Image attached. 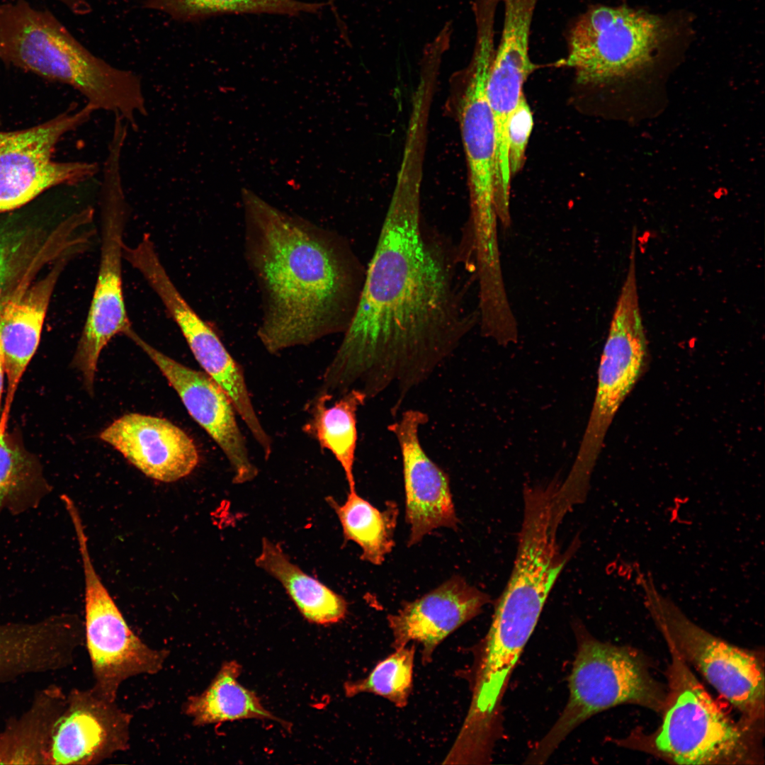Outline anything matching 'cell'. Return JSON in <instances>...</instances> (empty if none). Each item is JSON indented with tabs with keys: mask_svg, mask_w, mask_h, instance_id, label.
Masks as SVG:
<instances>
[{
	"mask_svg": "<svg viewBox=\"0 0 765 765\" xmlns=\"http://www.w3.org/2000/svg\"><path fill=\"white\" fill-rule=\"evenodd\" d=\"M421 169L402 163L354 315L319 390L368 400L388 390L396 409L479 322L457 279L458 247L421 213Z\"/></svg>",
	"mask_w": 765,
	"mask_h": 765,
	"instance_id": "obj_1",
	"label": "cell"
},
{
	"mask_svg": "<svg viewBox=\"0 0 765 765\" xmlns=\"http://www.w3.org/2000/svg\"><path fill=\"white\" fill-rule=\"evenodd\" d=\"M245 256L261 293L257 336L271 354L344 334L366 268L348 240L244 188Z\"/></svg>",
	"mask_w": 765,
	"mask_h": 765,
	"instance_id": "obj_2",
	"label": "cell"
},
{
	"mask_svg": "<svg viewBox=\"0 0 765 765\" xmlns=\"http://www.w3.org/2000/svg\"><path fill=\"white\" fill-rule=\"evenodd\" d=\"M0 59L72 86L95 110L118 115L133 129L147 114L138 74L97 57L50 11L26 0L0 4Z\"/></svg>",
	"mask_w": 765,
	"mask_h": 765,
	"instance_id": "obj_3",
	"label": "cell"
},
{
	"mask_svg": "<svg viewBox=\"0 0 765 765\" xmlns=\"http://www.w3.org/2000/svg\"><path fill=\"white\" fill-rule=\"evenodd\" d=\"M567 703L528 759L543 763L575 727L594 715L625 703L660 710L665 697L640 659L628 650L589 635L578 640Z\"/></svg>",
	"mask_w": 765,
	"mask_h": 765,
	"instance_id": "obj_4",
	"label": "cell"
},
{
	"mask_svg": "<svg viewBox=\"0 0 765 765\" xmlns=\"http://www.w3.org/2000/svg\"><path fill=\"white\" fill-rule=\"evenodd\" d=\"M636 256L629 264L610 324L598 368L594 401L582 440L567 480L589 485L608 428L638 381L647 355L636 276Z\"/></svg>",
	"mask_w": 765,
	"mask_h": 765,
	"instance_id": "obj_5",
	"label": "cell"
},
{
	"mask_svg": "<svg viewBox=\"0 0 765 765\" xmlns=\"http://www.w3.org/2000/svg\"><path fill=\"white\" fill-rule=\"evenodd\" d=\"M670 35L669 25L657 16L591 6L570 26L567 55L559 64L572 68L580 84L613 81L650 64Z\"/></svg>",
	"mask_w": 765,
	"mask_h": 765,
	"instance_id": "obj_6",
	"label": "cell"
},
{
	"mask_svg": "<svg viewBox=\"0 0 765 765\" xmlns=\"http://www.w3.org/2000/svg\"><path fill=\"white\" fill-rule=\"evenodd\" d=\"M638 579L647 607L672 649L742 714L759 717L764 710V674L759 658L692 622L657 590L650 577L642 574Z\"/></svg>",
	"mask_w": 765,
	"mask_h": 765,
	"instance_id": "obj_7",
	"label": "cell"
},
{
	"mask_svg": "<svg viewBox=\"0 0 765 765\" xmlns=\"http://www.w3.org/2000/svg\"><path fill=\"white\" fill-rule=\"evenodd\" d=\"M672 693L654 740L657 750L678 764H737L748 759L742 726L730 719L674 650Z\"/></svg>",
	"mask_w": 765,
	"mask_h": 765,
	"instance_id": "obj_8",
	"label": "cell"
},
{
	"mask_svg": "<svg viewBox=\"0 0 765 765\" xmlns=\"http://www.w3.org/2000/svg\"><path fill=\"white\" fill-rule=\"evenodd\" d=\"M70 519L84 574V638L95 681L92 688L115 701L123 681L140 674H157L168 652L150 647L130 628L94 569L80 515L74 514Z\"/></svg>",
	"mask_w": 765,
	"mask_h": 765,
	"instance_id": "obj_9",
	"label": "cell"
},
{
	"mask_svg": "<svg viewBox=\"0 0 765 765\" xmlns=\"http://www.w3.org/2000/svg\"><path fill=\"white\" fill-rule=\"evenodd\" d=\"M100 260L86 319L73 363L92 392L101 352L117 334L131 327L125 302L122 264L128 203L121 171H103L100 192Z\"/></svg>",
	"mask_w": 765,
	"mask_h": 765,
	"instance_id": "obj_10",
	"label": "cell"
},
{
	"mask_svg": "<svg viewBox=\"0 0 765 765\" xmlns=\"http://www.w3.org/2000/svg\"><path fill=\"white\" fill-rule=\"evenodd\" d=\"M95 111L86 103L28 129L0 132V213L23 206L52 187L79 183L98 173L95 162L52 159L62 137L88 122Z\"/></svg>",
	"mask_w": 765,
	"mask_h": 765,
	"instance_id": "obj_11",
	"label": "cell"
},
{
	"mask_svg": "<svg viewBox=\"0 0 765 765\" xmlns=\"http://www.w3.org/2000/svg\"><path fill=\"white\" fill-rule=\"evenodd\" d=\"M552 587L551 579L538 570L511 572L495 607L477 671L472 706L482 715H498L511 672Z\"/></svg>",
	"mask_w": 765,
	"mask_h": 765,
	"instance_id": "obj_12",
	"label": "cell"
},
{
	"mask_svg": "<svg viewBox=\"0 0 765 765\" xmlns=\"http://www.w3.org/2000/svg\"><path fill=\"white\" fill-rule=\"evenodd\" d=\"M136 269L159 297L177 324L195 358L224 390L236 412L261 447L265 458L272 453V441L254 410L242 368L232 358L213 329L191 307L173 283L156 250L140 253Z\"/></svg>",
	"mask_w": 765,
	"mask_h": 765,
	"instance_id": "obj_13",
	"label": "cell"
},
{
	"mask_svg": "<svg viewBox=\"0 0 765 765\" xmlns=\"http://www.w3.org/2000/svg\"><path fill=\"white\" fill-rule=\"evenodd\" d=\"M494 49L493 37L487 34L477 37L459 103L458 119L469 177L468 227L475 233L492 231L499 223L495 205V125L486 95V81Z\"/></svg>",
	"mask_w": 765,
	"mask_h": 765,
	"instance_id": "obj_14",
	"label": "cell"
},
{
	"mask_svg": "<svg viewBox=\"0 0 765 765\" xmlns=\"http://www.w3.org/2000/svg\"><path fill=\"white\" fill-rule=\"evenodd\" d=\"M157 366L176 391L191 417L210 435L228 460L233 482L251 481L258 470L251 462L246 441L226 392L206 373L191 369L164 354L141 338L131 327L125 334Z\"/></svg>",
	"mask_w": 765,
	"mask_h": 765,
	"instance_id": "obj_15",
	"label": "cell"
},
{
	"mask_svg": "<svg viewBox=\"0 0 765 765\" xmlns=\"http://www.w3.org/2000/svg\"><path fill=\"white\" fill-rule=\"evenodd\" d=\"M130 714L92 688L74 690L55 720L45 764H96L129 747Z\"/></svg>",
	"mask_w": 765,
	"mask_h": 765,
	"instance_id": "obj_16",
	"label": "cell"
},
{
	"mask_svg": "<svg viewBox=\"0 0 765 765\" xmlns=\"http://www.w3.org/2000/svg\"><path fill=\"white\" fill-rule=\"evenodd\" d=\"M428 421L426 413L409 409L387 426L402 456L409 545H416L436 528L455 529L458 523L448 476L429 458L420 441L419 429Z\"/></svg>",
	"mask_w": 765,
	"mask_h": 765,
	"instance_id": "obj_17",
	"label": "cell"
},
{
	"mask_svg": "<svg viewBox=\"0 0 765 765\" xmlns=\"http://www.w3.org/2000/svg\"><path fill=\"white\" fill-rule=\"evenodd\" d=\"M503 6L501 38L494 49L486 81V95L495 125L496 169L502 174L509 170V118L523 96L525 81L538 68L529 56L534 6L526 0H508Z\"/></svg>",
	"mask_w": 765,
	"mask_h": 765,
	"instance_id": "obj_18",
	"label": "cell"
},
{
	"mask_svg": "<svg viewBox=\"0 0 765 765\" xmlns=\"http://www.w3.org/2000/svg\"><path fill=\"white\" fill-rule=\"evenodd\" d=\"M99 438L147 477L171 482L189 475L199 461L193 439L166 419L130 413L115 420Z\"/></svg>",
	"mask_w": 765,
	"mask_h": 765,
	"instance_id": "obj_19",
	"label": "cell"
},
{
	"mask_svg": "<svg viewBox=\"0 0 765 765\" xmlns=\"http://www.w3.org/2000/svg\"><path fill=\"white\" fill-rule=\"evenodd\" d=\"M490 601L486 593L455 576L387 617L395 650L411 642L422 646L424 664L450 633L482 612Z\"/></svg>",
	"mask_w": 765,
	"mask_h": 765,
	"instance_id": "obj_20",
	"label": "cell"
},
{
	"mask_svg": "<svg viewBox=\"0 0 765 765\" xmlns=\"http://www.w3.org/2000/svg\"><path fill=\"white\" fill-rule=\"evenodd\" d=\"M67 257L60 259L36 281V273L28 276L0 305V347L7 381L1 416L6 419L19 382L38 347L52 294Z\"/></svg>",
	"mask_w": 765,
	"mask_h": 765,
	"instance_id": "obj_21",
	"label": "cell"
},
{
	"mask_svg": "<svg viewBox=\"0 0 765 765\" xmlns=\"http://www.w3.org/2000/svg\"><path fill=\"white\" fill-rule=\"evenodd\" d=\"M84 638L81 623L68 616L0 624V682L67 665Z\"/></svg>",
	"mask_w": 765,
	"mask_h": 765,
	"instance_id": "obj_22",
	"label": "cell"
},
{
	"mask_svg": "<svg viewBox=\"0 0 765 765\" xmlns=\"http://www.w3.org/2000/svg\"><path fill=\"white\" fill-rule=\"evenodd\" d=\"M72 246L62 224L49 234L40 227L0 225V305L25 278L66 256Z\"/></svg>",
	"mask_w": 765,
	"mask_h": 765,
	"instance_id": "obj_23",
	"label": "cell"
},
{
	"mask_svg": "<svg viewBox=\"0 0 765 765\" xmlns=\"http://www.w3.org/2000/svg\"><path fill=\"white\" fill-rule=\"evenodd\" d=\"M255 564L281 584L307 621L327 625L345 618L347 604L344 597L292 562L278 543L264 538Z\"/></svg>",
	"mask_w": 765,
	"mask_h": 765,
	"instance_id": "obj_24",
	"label": "cell"
},
{
	"mask_svg": "<svg viewBox=\"0 0 765 765\" xmlns=\"http://www.w3.org/2000/svg\"><path fill=\"white\" fill-rule=\"evenodd\" d=\"M241 672L242 667L237 662L227 661L204 691L187 699L183 710L193 724L203 726L258 719L276 721L288 729V722L268 710L254 691L239 683Z\"/></svg>",
	"mask_w": 765,
	"mask_h": 765,
	"instance_id": "obj_25",
	"label": "cell"
},
{
	"mask_svg": "<svg viewBox=\"0 0 765 765\" xmlns=\"http://www.w3.org/2000/svg\"><path fill=\"white\" fill-rule=\"evenodd\" d=\"M332 400L328 394L317 393L312 402L310 418L304 431L322 448L331 452L344 472L349 490H355L357 412L368 399L361 391L351 389L330 404Z\"/></svg>",
	"mask_w": 765,
	"mask_h": 765,
	"instance_id": "obj_26",
	"label": "cell"
},
{
	"mask_svg": "<svg viewBox=\"0 0 765 765\" xmlns=\"http://www.w3.org/2000/svg\"><path fill=\"white\" fill-rule=\"evenodd\" d=\"M50 492L38 460L11 438L0 419V515L37 509Z\"/></svg>",
	"mask_w": 765,
	"mask_h": 765,
	"instance_id": "obj_27",
	"label": "cell"
},
{
	"mask_svg": "<svg viewBox=\"0 0 765 765\" xmlns=\"http://www.w3.org/2000/svg\"><path fill=\"white\" fill-rule=\"evenodd\" d=\"M326 500L339 519L345 540L361 547V559L381 565L394 546L397 504L390 502L386 509L380 511L358 495L356 489L349 490L341 504L329 497Z\"/></svg>",
	"mask_w": 765,
	"mask_h": 765,
	"instance_id": "obj_28",
	"label": "cell"
},
{
	"mask_svg": "<svg viewBox=\"0 0 765 765\" xmlns=\"http://www.w3.org/2000/svg\"><path fill=\"white\" fill-rule=\"evenodd\" d=\"M67 698L57 688L46 691L18 724L0 734V764H45L52 725Z\"/></svg>",
	"mask_w": 765,
	"mask_h": 765,
	"instance_id": "obj_29",
	"label": "cell"
},
{
	"mask_svg": "<svg viewBox=\"0 0 765 765\" xmlns=\"http://www.w3.org/2000/svg\"><path fill=\"white\" fill-rule=\"evenodd\" d=\"M142 7L171 19L197 22L223 14H275L289 16L316 13L322 3L298 0H143Z\"/></svg>",
	"mask_w": 765,
	"mask_h": 765,
	"instance_id": "obj_30",
	"label": "cell"
},
{
	"mask_svg": "<svg viewBox=\"0 0 765 765\" xmlns=\"http://www.w3.org/2000/svg\"><path fill=\"white\" fill-rule=\"evenodd\" d=\"M415 646H404L380 662L368 676L344 684L347 697L361 693H373L387 699L398 708H404L413 688Z\"/></svg>",
	"mask_w": 765,
	"mask_h": 765,
	"instance_id": "obj_31",
	"label": "cell"
},
{
	"mask_svg": "<svg viewBox=\"0 0 765 765\" xmlns=\"http://www.w3.org/2000/svg\"><path fill=\"white\" fill-rule=\"evenodd\" d=\"M533 126L532 112L523 95L511 113L507 125L508 159L511 176L523 165L525 151Z\"/></svg>",
	"mask_w": 765,
	"mask_h": 765,
	"instance_id": "obj_32",
	"label": "cell"
},
{
	"mask_svg": "<svg viewBox=\"0 0 765 765\" xmlns=\"http://www.w3.org/2000/svg\"><path fill=\"white\" fill-rule=\"evenodd\" d=\"M76 14L84 15L91 11L89 0H56Z\"/></svg>",
	"mask_w": 765,
	"mask_h": 765,
	"instance_id": "obj_33",
	"label": "cell"
},
{
	"mask_svg": "<svg viewBox=\"0 0 765 765\" xmlns=\"http://www.w3.org/2000/svg\"><path fill=\"white\" fill-rule=\"evenodd\" d=\"M6 378V371L4 366V356L1 348L0 347V414H1V405L4 393V382Z\"/></svg>",
	"mask_w": 765,
	"mask_h": 765,
	"instance_id": "obj_34",
	"label": "cell"
},
{
	"mask_svg": "<svg viewBox=\"0 0 765 765\" xmlns=\"http://www.w3.org/2000/svg\"><path fill=\"white\" fill-rule=\"evenodd\" d=\"M328 3H329V5L330 6V8H331L334 16H335V18H336V23H337V24L339 26V28H339L340 30H344L346 28V26H345L344 23H343V21H341V17L339 16V15L337 13V10H336V6H335V4H334V0H328Z\"/></svg>",
	"mask_w": 765,
	"mask_h": 765,
	"instance_id": "obj_35",
	"label": "cell"
}]
</instances>
